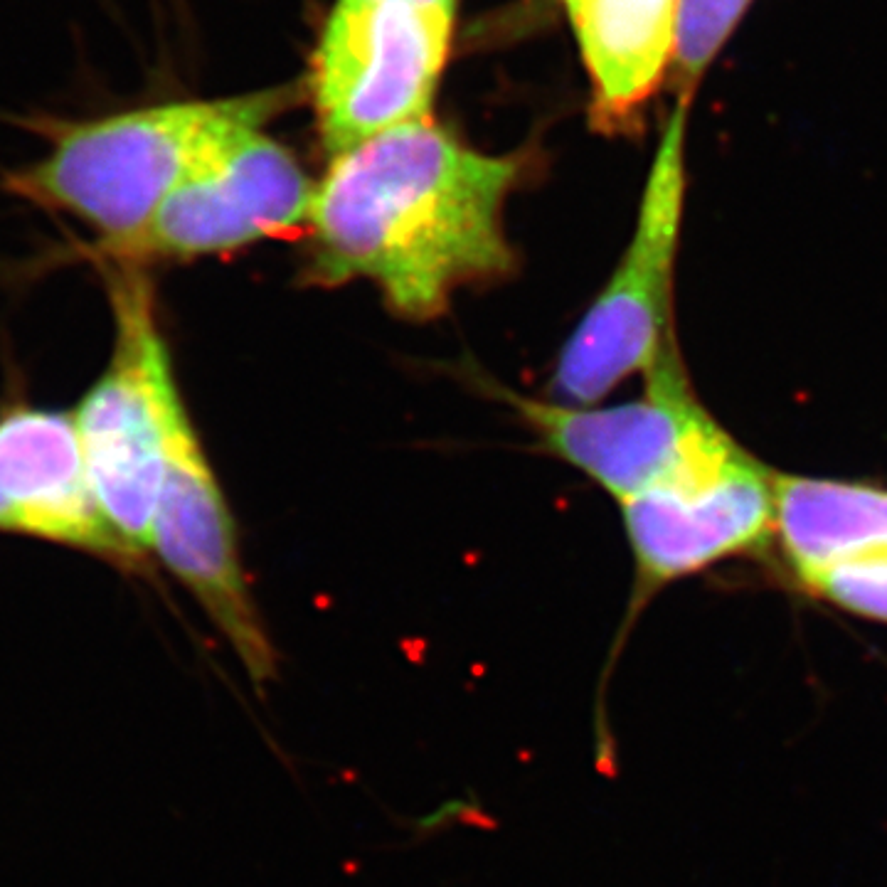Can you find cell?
<instances>
[{
    "mask_svg": "<svg viewBox=\"0 0 887 887\" xmlns=\"http://www.w3.org/2000/svg\"><path fill=\"white\" fill-rule=\"evenodd\" d=\"M151 552L193 594L264 693L279 676V658L244 577L235 518L188 412L173 434Z\"/></svg>",
    "mask_w": 887,
    "mask_h": 887,
    "instance_id": "cell-9",
    "label": "cell"
},
{
    "mask_svg": "<svg viewBox=\"0 0 887 887\" xmlns=\"http://www.w3.org/2000/svg\"><path fill=\"white\" fill-rule=\"evenodd\" d=\"M299 84L222 99L134 106L92 119H33L47 138L40 161L5 188L45 210L74 217L116 242L141 230L168 195L237 138L262 131L301 99Z\"/></svg>",
    "mask_w": 887,
    "mask_h": 887,
    "instance_id": "cell-2",
    "label": "cell"
},
{
    "mask_svg": "<svg viewBox=\"0 0 887 887\" xmlns=\"http://www.w3.org/2000/svg\"><path fill=\"white\" fill-rule=\"evenodd\" d=\"M104 276L114 323L111 353L72 422L99 511L143 567L175 427L188 410L158 323L151 276L116 262H104Z\"/></svg>",
    "mask_w": 887,
    "mask_h": 887,
    "instance_id": "cell-3",
    "label": "cell"
},
{
    "mask_svg": "<svg viewBox=\"0 0 887 887\" xmlns=\"http://www.w3.org/2000/svg\"><path fill=\"white\" fill-rule=\"evenodd\" d=\"M644 392L621 405H565L501 390L550 454L592 478L616 503L676 481L732 434L703 407L673 338L644 373Z\"/></svg>",
    "mask_w": 887,
    "mask_h": 887,
    "instance_id": "cell-6",
    "label": "cell"
},
{
    "mask_svg": "<svg viewBox=\"0 0 887 887\" xmlns=\"http://www.w3.org/2000/svg\"><path fill=\"white\" fill-rule=\"evenodd\" d=\"M419 3H429V5H439V8H446V10H454V13H456V3H459V0H419Z\"/></svg>",
    "mask_w": 887,
    "mask_h": 887,
    "instance_id": "cell-15",
    "label": "cell"
},
{
    "mask_svg": "<svg viewBox=\"0 0 887 887\" xmlns=\"http://www.w3.org/2000/svg\"><path fill=\"white\" fill-rule=\"evenodd\" d=\"M454 20V10L419 0H336L311 74L328 156L432 119Z\"/></svg>",
    "mask_w": 887,
    "mask_h": 887,
    "instance_id": "cell-5",
    "label": "cell"
},
{
    "mask_svg": "<svg viewBox=\"0 0 887 887\" xmlns=\"http://www.w3.org/2000/svg\"><path fill=\"white\" fill-rule=\"evenodd\" d=\"M0 533L141 570L99 511L72 412L15 405L0 414Z\"/></svg>",
    "mask_w": 887,
    "mask_h": 887,
    "instance_id": "cell-10",
    "label": "cell"
},
{
    "mask_svg": "<svg viewBox=\"0 0 887 887\" xmlns=\"http://www.w3.org/2000/svg\"><path fill=\"white\" fill-rule=\"evenodd\" d=\"M685 111L676 104L666 124L619 264L562 345L552 400L599 405L629 377L644 375L676 338L673 294L688 188Z\"/></svg>",
    "mask_w": 887,
    "mask_h": 887,
    "instance_id": "cell-4",
    "label": "cell"
},
{
    "mask_svg": "<svg viewBox=\"0 0 887 887\" xmlns=\"http://www.w3.org/2000/svg\"><path fill=\"white\" fill-rule=\"evenodd\" d=\"M752 0H681L671 79L678 104L688 106L705 69L750 8Z\"/></svg>",
    "mask_w": 887,
    "mask_h": 887,
    "instance_id": "cell-13",
    "label": "cell"
},
{
    "mask_svg": "<svg viewBox=\"0 0 887 887\" xmlns=\"http://www.w3.org/2000/svg\"><path fill=\"white\" fill-rule=\"evenodd\" d=\"M520 175L518 156L466 146L434 119L368 138L316 180L306 276L370 281L397 316L439 318L459 289L511 274L503 207Z\"/></svg>",
    "mask_w": 887,
    "mask_h": 887,
    "instance_id": "cell-1",
    "label": "cell"
},
{
    "mask_svg": "<svg viewBox=\"0 0 887 887\" xmlns=\"http://www.w3.org/2000/svg\"><path fill=\"white\" fill-rule=\"evenodd\" d=\"M316 180L294 153L262 131L237 138L178 185L131 237L97 242L102 262L148 269L156 262L235 252L304 227Z\"/></svg>",
    "mask_w": 887,
    "mask_h": 887,
    "instance_id": "cell-8",
    "label": "cell"
},
{
    "mask_svg": "<svg viewBox=\"0 0 887 887\" xmlns=\"http://www.w3.org/2000/svg\"><path fill=\"white\" fill-rule=\"evenodd\" d=\"M587 69L589 124L631 134L673 67L681 0H562Z\"/></svg>",
    "mask_w": 887,
    "mask_h": 887,
    "instance_id": "cell-11",
    "label": "cell"
},
{
    "mask_svg": "<svg viewBox=\"0 0 887 887\" xmlns=\"http://www.w3.org/2000/svg\"><path fill=\"white\" fill-rule=\"evenodd\" d=\"M796 589L843 614L887 624V557L841 562L794 580Z\"/></svg>",
    "mask_w": 887,
    "mask_h": 887,
    "instance_id": "cell-14",
    "label": "cell"
},
{
    "mask_svg": "<svg viewBox=\"0 0 887 887\" xmlns=\"http://www.w3.org/2000/svg\"><path fill=\"white\" fill-rule=\"evenodd\" d=\"M774 478L777 471L732 439L676 481L619 503L634 584L612 666L636 616L668 584L774 543Z\"/></svg>",
    "mask_w": 887,
    "mask_h": 887,
    "instance_id": "cell-7",
    "label": "cell"
},
{
    "mask_svg": "<svg viewBox=\"0 0 887 887\" xmlns=\"http://www.w3.org/2000/svg\"><path fill=\"white\" fill-rule=\"evenodd\" d=\"M774 545L791 580L841 562L887 557V488L777 474Z\"/></svg>",
    "mask_w": 887,
    "mask_h": 887,
    "instance_id": "cell-12",
    "label": "cell"
}]
</instances>
